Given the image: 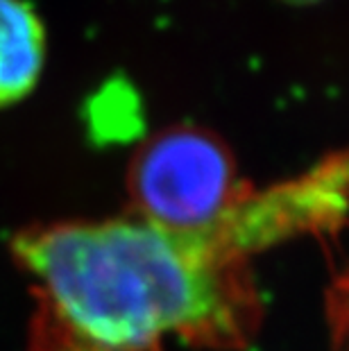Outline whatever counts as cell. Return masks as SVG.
<instances>
[{
	"label": "cell",
	"instance_id": "obj_1",
	"mask_svg": "<svg viewBox=\"0 0 349 351\" xmlns=\"http://www.w3.org/2000/svg\"><path fill=\"white\" fill-rule=\"evenodd\" d=\"M291 236L297 218L277 186L195 231L136 213L21 231L12 252L36 300L29 351H163L173 338L241 349L261 319L248 261Z\"/></svg>",
	"mask_w": 349,
	"mask_h": 351
},
{
	"label": "cell",
	"instance_id": "obj_4",
	"mask_svg": "<svg viewBox=\"0 0 349 351\" xmlns=\"http://www.w3.org/2000/svg\"><path fill=\"white\" fill-rule=\"evenodd\" d=\"M284 3H291V5H313V3H320V0H284Z\"/></svg>",
	"mask_w": 349,
	"mask_h": 351
},
{
	"label": "cell",
	"instance_id": "obj_3",
	"mask_svg": "<svg viewBox=\"0 0 349 351\" xmlns=\"http://www.w3.org/2000/svg\"><path fill=\"white\" fill-rule=\"evenodd\" d=\"M46 64V27L25 0H0V109L34 91Z\"/></svg>",
	"mask_w": 349,
	"mask_h": 351
},
{
	"label": "cell",
	"instance_id": "obj_2",
	"mask_svg": "<svg viewBox=\"0 0 349 351\" xmlns=\"http://www.w3.org/2000/svg\"><path fill=\"white\" fill-rule=\"evenodd\" d=\"M248 191L236 175L232 152L195 127L157 134L130 168L132 213L175 231L213 225Z\"/></svg>",
	"mask_w": 349,
	"mask_h": 351
}]
</instances>
